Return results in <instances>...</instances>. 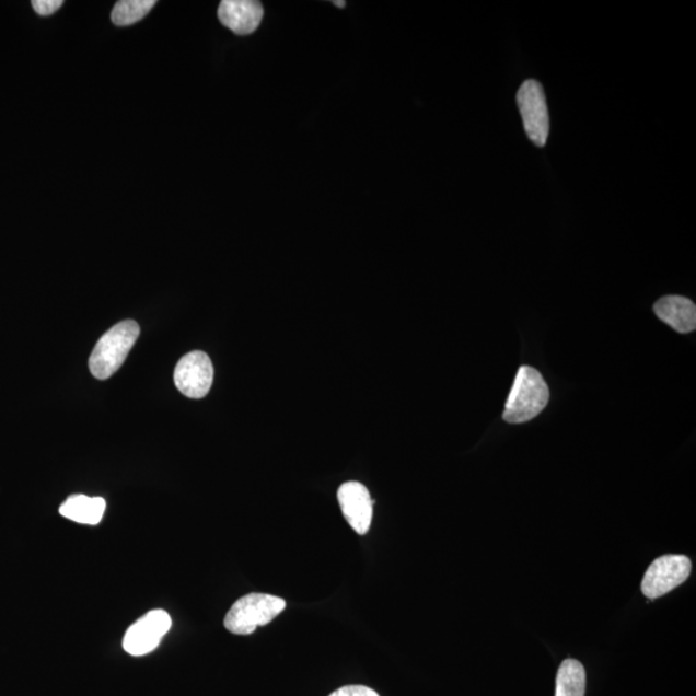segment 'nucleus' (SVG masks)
<instances>
[{"label":"nucleus","instance_id":"nucleus-1","mask_svg":"<svg viewBox=\"0 0 696 696\" xmlns=\"http://www.w3.org/2000/svg\"><path fill=\"white\" fill-rule=\"evenodd\" d=\"M549 402V390L543 375L532 367H521L504 406L503 419L525 424L540 416Z\"/></svg>","mask_w":696,"mask_h":696},{"label":"nucleus","instance_id":"nucleus-2","mask_svg":"<svg viewBox=\"0 0 696 696\" xmlns=\"http://www.w3.org/2000/svg\"><path fill=\"white\" fill-rule=\"evenodd\" d=\"M140 326L134 321H126L113 326L98 340L91 355V373L97 380L111 379L126 361L128 353L140 337Z\"/></svg>","mask_w":696,"mask_h":696},{"label":"nucleus","instance_id":"nucleus-3","mask_svg":"<svg viewBox=\"0 0 696 696\" xmlns=\"http://www.w3.org/2000/svg\"><path fill=\"white\" fill-rule=\"evenodd\" d=\"M286 600L267 593H250L231 606L223 625L234 635H252L286 611Z\"/></svg>","mask_w":696,"mask_h":696},{"label":"nucleus","instance_id":"nucleus-4","mask_svg":"<svg viewBox=\"0 0 696 696\" xmlns=\"http://www.w3.org/2000/svg\"><path fill=\"white\" fill-rule=\"evenodd\" d=\"M517 98L529 139L538 148L545 147L549 136V114L542 84L529 79L521 84Z\"/></svg>","mask_w":696,"mask_h":696},{"label":"nucleus","instance_id":"nucleus-5","mask_svg":"<svg viewBox=\"0 0 696 696\" xmlns=\"http://www.w3.org/2000/svg\"><path fill=\"white\" fill-rule=\"evenodd\" d=\"M692 561L683 555H665L657 558L645 572L641 590L650 600L664 596L677 589L691 577Z\"/></svg>","mask_w":696,"mask_h":696},{"label":"nucleus","instance_id":"nucleus-6","mask_svg":"<svg viewBox=\"0 0 696 696\" xmlns=\"http://www.w3.org/2000/svg\"><path fill=\"white\" fill-rule=\"evenodd\" d=\"M171 627L172 619L169 613L161 608L152 611L128 628L123 648L134 657L147 656L159 647Z\"/></svg>","mask_w":696,"mask_h":696},{"label":"nucleus","instance_id":"nucleus-7","mask_svg":"<svg viewBox=\"0 0 696 696\" xmlns=\"http://www.w3.org/2000/svg\"><path fill=\"white\" fill-rule=\"evenodd\" d=\"M214 369L208 355L194 351L181 358L174 369V383L181 394L190 398H202L212 387Z\"/></svg>","mask_w":696,"mask_h":696},{"label":"nucleus","instance_id":"nucleus-8","mask_svg":"<svg viewBox=\"0 0 696 696\" xmlns=\"http://www.w3.org/2000/svg\"><path fill=\"white\" fill-rule=\"evenodd\" d=\"M337 498L348 525L359 535H366L373 519L371 492L358 482H348L340 485Z\"/></svg>","mask_w":696,"mask_h":696},{"label":"nucleus","instance_id":"nucleus-9","mask_svg":"<svg viewBox=\"0 0 696 696\" xmlns=\"http://www.w3.org/2000/svg\"><path fill=\"white\" fill-rule=\"evenodd\" d=\"M223 26L237 35L255 33L264 19V7L255 0H223L219 9Z\"/></svg>","mask_w":696,"mask_h":696},{"label":"nucleus","instance_id":"nucleus-10","mask_svg":"<svg viewBox=\"0 0 696 696\" xmlns=\"http://www.w3.org/2000/svg\"><path fill=\"white\" fill-rule=\"evenodd\" d=\"M656 314L678 333H692L696 328V308L692 300L681 295H666L654 304Z\"/></svg>","mask_w":696,"mask_h":696},{"label":"nucleus","instance_id":"nucleus-11","mask_svg":"<svg viewBox=\"0 0 696 696\" xmlns=\"http://www.w3.org/2000/svg\"><path fill=\"white\" fill-rule=\"evenodd\" d=\"M106 502L103 498H91L83 495L71 496L60 507L63 518L84 525H97L103 520Z\"/></svg>","mask_w":696,"mask_h":696},{"label":"nucleus","instance_id":"nucleus-12","mask_svg":"<svg viewBox=\"0 0 696 696\" xmlns=\"http://www.w3.org/2000/svg\"><path fill=\"white\" fill-rule=\"evenodd\" d=\"M585 670L576 659H567L558 669L555 696H584Z\"/></svg>","mask_w":696,"mask_h":696},{"label":"nucleus","instance_id":"nucleus-13","mask_svg":"<svg viewBox=\"0 0 696 696\" xmlns=\"http://www.w3.org/2000/svg\"><path fill=\"white\" fill-rule=\"evenodd\" d=\"M155 4V0H120L112 12L113 23L118 26L139 23Z\"/></svg>","mask_w":696,"mask_h":696},{"label":"nucleus","instance_id":"nucleus-14","mask_svg":"<svg viewBox=\"0 0 696 696\" xmlns=\"http://www.w3.org/2000/svg\"><path fill=\"white\" fill-rule=\"evenodd\" d=\"M329 696H380L373 688L362 685H348L337 688Z\"/></svg>","mask_w":696,"mask_h":696},{"label":"nucleus","instance_id":"nucleus-15","mask_svg":"<svg viewBox=\"0 0 696 696\" xmlns=\"http://www.w3.org/2000/svg\"><path fill=\"white\" fill-rule=\"evenodd\" d=\"M63 4L62 0H34L32 3L33 9L39 16H50Z\"/></svg>","mask_w":696,"mask_h":696},{"label":"nucleus","instance_id":"nucleus-16","mask_svg":"<svg viewBox=\"0 0 696 696\" xmlns=\"http://www.w3.org/2000/svg\"><path fill=\"white\" fill-rule=\"evenodd\" d=\"M333 4L339 7V9H345L346 2H333Z\"/></svg>","mask_w":696,"mask_h":696}]
</instances>
